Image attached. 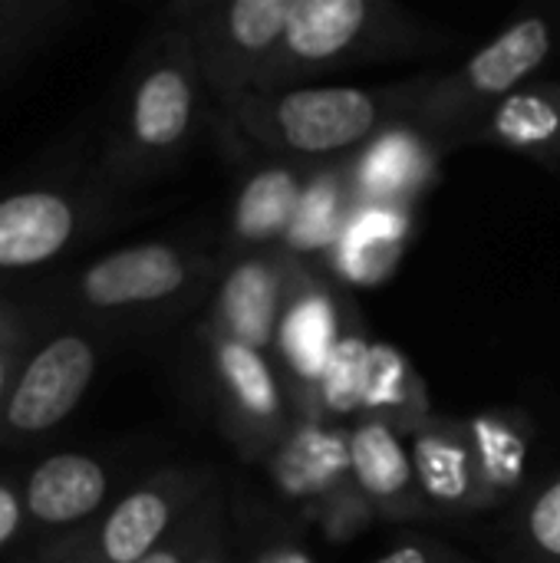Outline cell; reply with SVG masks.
I'll list each match as a JSON object with an SVG mask.
<instances>
[{"label":"cell","mask_w":560,"mask_h":563,"mask_svg":"<svg viewBox=\"0 0 560 563\" xmlns=\"http://www.w3.org/2000/svg\"><path fill=\"white\" fill-rule=\"evenodd\" d=\"M370 350H373L370 343L350 336L340 340L337 350L330 353V363L320 376V396L333 412H353L356 406H363Z\"/></svg>","instance_id":"cell-23"},{"label":"cell","mask_w":560,"mask_h":563,"mask_svg":"<svg viewBox=\"0 0 560 563\" xmlns=\"http://www.w3.org/2000/svg\"><path fill=\"white\" fill-rule=\"evenodd\" d=\"M343 475H350L347 439L317 426L294 432L274 459V478L290 498H317Z\"/></svg>","instance_id":"cell-18"},{"label":"cell","mask_w":560,"mask_h":563,"mask_svg":"<svg viewBox=\"0 0 560 563\" xmlns=\"http://www.w3.org/2000/svg\"><path fill=\"white\" fill-rule=\"evenodd\" d=\"M188 280V264L165 244H142L102 257L83 277V294L96 307H132L172 297Z\"/></svg>","instance_id":"cell-8"},{"label":"cell","mask_w":560,"mask_h":563,"mask_svg":"<svg viewBox=\"0 0 560 563\" xmlns=\"http://www.w3.org/2000/svg\"><path fill=\"white\" fill-rule=\"evenodd\" d=\"M525 531L545 558L560 561V482H554L551 488H545L535 498L528 521H525Z\"/></svg>","instance_id":"cell-25"},{"label":"cell","mask_w":560,"mask_h":563,"mask_svg":"<svg viewBox=\"0 0 560 563\" xmlns=\"http://www.w3.org/2000/svg\"><path fill=\"white\" fill-rule=\"evenodd\" d=\"M106 498V472L83 455H56L43 462L26 488V505L40 521L69 525L96 511Z\"/></svg>","instance_id":"cell-16"},{"label":"cell","mask_w":560,"mask_h":563,"mask_svg":"<svg viewBox=\"0 0 560 563\" xmlns=\"http://www.w3.org/2000/svg\"><path fill=\"white\" fill-rule=\"evenodd\" d=\"M429 79V76H426ZM426 79L399 86H284L228 96L238 125L264 148L297 158H330L409 122Z\"/></svg>","instance_id":"cell-1"},{"label":"cell","mask_w":560,"mask_h":563,"mask_svg":"<svg viewBox=\"0 0 560 563\" xmlns=\"http://www.w3.org/2000/svg\"><path fill=\"white\" fill-rule=\"evenodd\" d=\"M416 43H422V26L389 3L297 0L284 43L257 89H284L287 82L310 73L376 56H396Z\"/></svg>","instance_id":"cell-2"},{"label":"cell","mask_w":560,"mask_h":563,"mask_svg":"<svg viewBox=\"0 0 560 563\" xmlns=\"http://www.w3.org/2000/svg\"><path fill=\"white\" fill-rule=\"evenodd\" d=\"M406 379H409L406 360L399 353L386 350V346H373L370 350V366H366L363 406H373V409L399 406L406 399Z\"/></svg>","instance_id":"cell-24"},{"label":"cell","mask_w":560,"mask_h":563,"mask_svg":"<svg viewBox=\"0 0 560 563\" xmlns=\"http://www.w3.org/2000/svg\"><path fill=\"white\" fill-rule=\"evenodd\" d=\"M307 181L310 178H304L300 168L284 162L257 168L238 191L231 214L234 238L251 247H274L287 241Z\"/></svg>","instance_id":"cell-12"},{"label":"cell","mask_w":560,"mask_h":563,"mask_svg":"<svg viewBox=\"0 0 560 563\" xmlns=\"http://www.w3.org/2000/svg\"><path fill=\"white\" fill-rule=\"evenodd\" d=\"M73 234V211L46 191L0 201V267H30L53 257Z\"/></svg>","instance_id":"cell-14"},{"label":"cell","mask_w":560,"mask_h":563,"mask_svg":"<svg viewBox=\"0 0 560 563\" xmlns=\"http://www.w3.org/2000/svg\"><path fill=\"white\" fill-rule=\"evenodd\" d=\"M409 455L426 501L442 508H469L485 501L469 429L432 422L416 432Z\"/></svg>","instance_id":"cell-10"},{"label":"cell","mask_w":560,"mask_h":563,"mask_svg":"<svg viewBox=\"0 0 560 563\" xmlns=\"http://www.w3.org/2000/svg\"><path fill=\"white\" fill-rule=\"evenodd\" d=\"M215 360H218V376H221L231 402L238 406L241 419L248 426H254V435H261V439L281 435L287 426V412H284V399H281L277 379H274L264 353L251 350L238 340L218 336Z\"/></svg>","instance_id":"cell-15"},{"label":"cell","mask_w":560,"mask_h":563,"mask_svg":"<svg viewBox=\"0 0 560 563\" xmlns=\"http://www.w3.org/2000/svg\"><path fill=\"white\" fill-rule=\"evenodd\" d=\"M554 36L558 26L551 16L531 13L515 20L455 73L429 76L409 125H416L422 135H462L502 99L525 89V82L554 53Z\"/></svg>","instance_id":"cell-3"},{"label":"cell","mask_w":560,"mask_h":563,"mask_svg":"<svg viewBox=\"0 0 560 563\" xmlns=\"http://www.w3.org/2000/svg\"><path fill=\"white\" fill-rule=\"evenodd\" d=\"M139 563H185L182 561V554H175V551H152L145 561Z\"/></svg>","instance_id":"cell-29"},{"label":"cell","mask_w":560,"mask_h":563,"mask_svg":"<svg viewBox=\"0 0 560 563\" xmlns=\"http://www.w3.org/2000/svg\"><path fill=\"white\" fill-rule=\"evenodd\" d=\"M17 528H20V505H17V498H13L7 488H0V544H3Z\"/></svg>","instance_id":"cell-27"},{"label":"cell","mask_w":560,"mask_h":563,"mask_svg":"<svg viewBox=\"0 0 560 563\" xmlns=\"http://www.w3.org/2000/svg\"><path fill=\"white\" fill-rule=\"evenodd\" d=\"M462 135L525 152L538 162H560V82L518 89Z\"/></svg>","instance_id":"cell-9"},{"label":"cell","mask_w":560,"mask_h":563,"mask_svg":"<svg viewBox=\"0 0 560 563\" xmlns=\"http://www.w3.org/2000/svg\"><path fill=\"white\" fill-rule=\"evenodd\" d=\"M96 360L89 343L79 336H59L26 366L13 399H10V426L20 432H43L63 422L76 402L83 399L92 379Z\"/></svg>","instance_id":"cell-5"},{"label":"cell","mask_w":560,"mask_h":563,"mask_svg":"<svg viewBox=\"0 0 560 563\" xmlns=\"http://www.w3.org/2000/svg\"><path fill=\"white\" fill-rule=\"evenodd\" d=\"M277 343H281L290 369L297 376L317 379V383L330 363V353L340 343L337 340V310H333L330 297L323 294V287H317L310 277H304L297 271L290 280Z\"/></svg>","instance_id":"cell-13"},{"label":"cell","mask_w":560,"mask_h":563,"mask_svg":"<svg viewBox=\"0 0 560 563\" xmlns=\"http://www.w3.org/2000/svg\"><path fill=\"white\" fill-rule=\"evenodd\" d=\"M254 563H317L304 548L297 544H277V548H267L261 551V558Z\"/></svg>","instance_id":"cell-28"},{"label":"cell","mask_w":560,"mask_h":563,"mask_svg":"<svg viewBox=\"0 0 560 563\" xmlns=\"http://www.w3.org/2000/svg\"><path fill=\"white\" fill-rule=\"evenodd\" d=\"M0 389H3V369H0Z\"/></svg>","instance_id":"cell-30"},{"label":"cell","mask_w":560,"mask_h":563,"mask_svg":"<svg viewBox=\"0 0 560 563\" xmlns=\"http://www.w3.org/2000/svg\"><path fill=\"white\" fill-rule=\"evenodd\" d=\"M469 442L475 452L482 492H505L521 478L528 462V442L518 426H512L508 419L485 416L469 426Z\"/></svg>","instance_id":"cell-22"},{"label":"cell","mask_w":560,"mask_h":563,"mask_svg":"<svg viewBox=\"0 0 560 563\" xmlns=\"http://www.w3.org/2000/svg\"><path fill=\"white\" fill-rule=\"evenodd\" d=\"M290 280H294V267L284 261V254H254L238 261L218 290L221 336L238 340L261 353L274 346L287 307Z\"/></svg>","instance_id":"cell-4"},{"label":"cell","mask_w":560,"mask_h":563,"mask_svg":"<svg viewBox=\"0 0 560 563\" xmlns=\"http://www.w3.org/2000/svg\"><path fill=\"white\" fill-rule=\"evenodd\" d=\"M195 115V82L178 66L152 69L132 102V132L145 148H172L185 139Z\"/></svg>","instance_id":"cell-17"},{"label":"cell","mask_w":560,"mask_h":563,"mask_svg":"<svg viewBox=\"0 0 560 563\" xmlns=\"http://www.w3.org/2000/svg\"><path fill=\"white\" fill-rule=\"evenodd\" d=\"M172 521V505L158 492L129 495L102 525V554L112 563L145 561Z\"/></svg>","instance_id":"cell-21"},{"label":"cell","mask_w":560,"mask_h":563,"mask_svg":"<svg viewBox=\"0 0 560 563\" xmlns=\"http://www.w3.org/2000/svg\"><path fill=\"white\" fill-rule=\"evenodd\" d=\"M350 478L356 485V492L389 511V515H413L419 511V485H416V472H413V455L403 445L399 432L383 419H363L350 435Z\"/></svg>","instance_id":"cell-7"},{"label":"cell","mask_w":560,"mask_h":563,"mask_svg":"<svg viewBox=\"0 0 560 563\" xmlns=\"http://www.w3.org/2000/svg\"><path fill=\"white\" fill-rule=\"evenodd\" d=\"M297 0H231L218 13V82L228 96L257 89L271 59L277 56Z\"/></svg>","instance_id":"cell-6"},{"label":"cell","mask_w":560,"mask_h":563,"mask_svg":"<svg viewBox=\"0 0 560 563\" xmlns=\"http://www.w3.org/2000/svg\"><path fill=\"white\" fill-rule=\"evenodd\" d=\"M376 563H442V558L429 544H399Z\"/></svg>","instance_id":"cell-26"},{"label":"cell","mask_w":560,"mask_h":563,"mask_svg":"<svg viewBox=\"0 0 560 563\" xmlns=\"http://www.w3.org/2000/svg\"><path fill=\"white\" fill-rule=\"evenodd\" d=\"M403 231L406 228L396 205H356L333 247L340 271L360 284L383 277L396 261Z\"/></svg>","instance_id":"cell-19"},{"label":"cell","mask_w":560,"mask_h":563,"mask_svg":"<svg viewBox=\"0 0 560 563\" xmlns=\"http://www.w3.org/2000/svg\"><path fill=\"white\" fill-rule=\"evenodd\" d=\"M356 201L347 181V172H323L307 181L294 228L287 234V244L294 251H320L337 247Z\"/></svg>","instance_id":"cell-20"},{"label":"cell","mask_w":560,"mask_h":563,"mask_svg":"<svg viewBox=\"0 0 560 563\" xmlns=\"http://www.w3.org/2000/svg\"><path fill=\"white\" fill-rule=\"evenodd\" d=\"M426 135L416 125L399 122L373 139V145L347 172V181L356 205H396L426 185Z\"/></svg>","instance_id":"cell-11"}]
</instances>
